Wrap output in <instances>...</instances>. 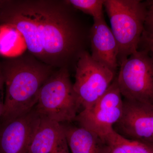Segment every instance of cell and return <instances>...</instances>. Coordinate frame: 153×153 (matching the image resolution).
Instances as JSON below:
<instances>
[{
  "mask_svg": "<svg viewBox=\"0 0 153 153\" xmlns=\"http://www.w3.org/2000/svg\"><path fill=\"white\" fill-rule=\"evenodd\" d=\"M34 20L46 63L55 69H75L76 63L90 45L88 28L66 1L19 0Z\"/></svg>",
  "mask_w": 153,
  "mask_h": 153,
  "instance_id": "obj_1",
  "label": "cell"
},
{
  "mask_svg": "<svg viewBox=\"0 0 153 153\" xmlns=\"http://www.w3.org/2000/svg\"><path fill=\"white\" fill-rule=\"evenodd\" d=\"M5 86L2 120L25 114L36 106L42 86L57 69L30 52L1 61Z\"/></svg>",
  "mask_w": 153,
  "mask_h": 153,
  "instance_id": "obj_2",
  "label": "cell"
},
{
  "mask_svg": "<svg viewBox=\"0 0 153 153\" xmlns=\"http://www.w3.org/2000/svg\"><path fill=\"white\" fill-rule=\"evenodd\" d=\"M104 7L118 47L119 66L139 49L144 28L148 1L104 0Z\"/></svg>",
  "mask_w": 153,
  "mask_h": 153,
  "instance_id": "obj_3",
  "label": "cell"
},
{
  "mask_svg": "<svg viewBox=\"0 0 153 153\" xmlns=\"http://www.w3.org/2000/svg\"><path fill=\"white\" fill-rule=\"evenodd\" d=\"M81 105L66 68L56 69L41 87L35 106L41 116L57 122H71Z\"/></svg>",
  "mask_w": 153,
  "mask_h": 153,
  "instance_id": "obj_4",
  "label": "cell"
},
{
  "mask_svg": "<svg viewBox=\"0 0 153 153\" xmlns=\"http://www.w3.org/2000/svg\"><path fill=\"white\" fill-rule=\"evenodd\" d=\"M116 76L124 99L153 105V53L143 48L119 66Z\"/></svg>",
  "mask_w": 153,
  "mask_h": 153,
  "instance_id": "obj_5",
  "label": "cell"
},
{
  "mask_svg": "<svg viewBox=\"0 0 153 153\" xmlns=\"http://www.w3.org/2000/svg\"><path fill=\"white\" fill-rule=\"evenodd\" d=\"M123 99L116 77L106 92L94 104L83 108L74 121L79 126L105 138L112 132L123 111Z\"/></svg>",
  "mask_w": 153,
  "mask_h": 153,
  "instance_id": "obj_6",
  "label": "cell"
},
{
  "mask_svg": "<svg viewBox=\"0 0 153 153\" xmlns=\"http://www.w3.org/2000/svg\"><path fill=\"white\" fill-rule=\"evenodd\" d=\"M74 70L73 88L82 109L102 96L116 77L115 72L94 60L88 51L81 55Z\"/></svg>",
  "mask_w": 153,
  "mask_h": 153,
  "instance_id": "obj_7",
  "label": "cell"
},
{
  "mask_svg": "<svg viewBox=\"0 0 153 153\" xmlns=\"http://www.w3.org/2000/svg\"><path fill=\"white\" fill-rule=\"evenodd\" d=\"M114 130L126 139L153 146V105L123 98L122 115Z\"/></svg>",
  "mask_w": 153,
  "mask_h": 153,
  "instance_id": "obj_8",
  "label": "cell"
},
{
  "mask_svg": "<svg viewBox=\"0 0 153 153\" xmlns=\"http://www.w3.org/2000/svg\"><path fill=\"white\" fill-rule=\"evenodd\" d=\"M39 117L34 107L10 120H0V153H28Z\"/></svg>",
  "mask_w": 153,
  "mask_h": 153,
  "instance_id": "obj_9",
  "label": "cell"
},
{
  "mask_svg": "<svg viewBox=\"0 0 153 153\" xmlns=\"http://www.w3.org/2000/svg\"><path fill=\"white\" fill-rule=\"evenodd\" d=\"M93 21L89 33L91 55L96 61L116 73L119 66L116 40L104 17L93 19Z\"/></svg>",
  "mask_w": 153,
  "mask_h": 153,
  "instance_id": "obj_10",
  "label": "cell"
},
{
  "mask_svg": "<svg viewBox=\"0 0 153 153\" xmlns=\"http://www.w3.org/2000/svg\"><path fill=\"white\" fill-rule=\"evenodd\" d=\"M68 149L62 124L40 116L28 153H69Z\"/></svg>",
  "mask_w": 153,
  "mask_h": 153,
  "instance_id": "obj_11",
  "label": "cell"
},
{
  "mask_svg": "<svg viewBox=\"0 0 153 153\" xmlns=\"http://www.w3.org/2000/svg\"><path fill=\"white\" fill-rule=\"evenodd\" d=\"M63 125L72 153H108L110 144L94 132L74 126Z\"/></svg>",
  "mask_w": 153,
  "mask_h": 153,
  "instance_id": "obj_12",
  "label": "cell"
},
{
  "mask_svg": "<svg viewBox=\"0 0 153 153\" xmlns=\"http://www.w3.org/2000/svg\"><path fill=\"white\" fill-rule=\"evenodd\" d=\"M27 49L25 39L19 30L8 25H0V55L17 57Z\"/></svg>",
  "mask_w": 153,
  "mask_h": 153,
  "instance_id": "obj_13",
  "label": "cell"
},
{
  "mask_svg": "<svg viewBox=\"0 0 153 153\" xmlns=\"http://www.w3.org/2000/svg\"><path fill=\"white\" fill-rule=\"evenodd\" d=\"M108 142L121 148L126 153H153V146L145 143L127 139L114 130L105 138Z\"/></svg>",
  "mask_w": 153,
  "mask_h": 153,
  "instance_id": "obj_14",
  "label": "cell"
},
{
  "mask_svg": "<svg viewBox=\"0 0 153 153\" xmlns=\"http://www.w3.org/2000/svg\"><path fill=\"white\" fill-rule=\"evenodd\" d=\"M66 1L77 10L90 15L93 19L104 17L103 0H66Z\"/></svg>",
  "mask_w": 153,
  "mask_h": 153,
  "instance_id": "obj_15",
  "label": "cell"
},
{
  "mask_svg": "<svg viewBox=\"0 0 153 153\" xmlns=\"http://www.w3.org/2000/svg\"><path fill=\"white\" fill-rule=\"evenodd\" d=\"M142 37L153 40V0L148 1L147 13Z\"/></svg>",
  "mask_w": 153,
  "mask_h": 153,
  "instance_id": "obj_16",
  "label": "cell"
},
{
  "mask_svg": "<svg viewBox=\"0 0 153 153\" xmlns=\"http://www.w3.org/2000/svg\"><path fill=\"white\" fill-rule=\"evenodd\" d=\"M5 97V86L0 60V117L2 114Z\"/></svg>",
  "mask_w": 153,
  "mask_h": 153,
  "instance_id": "obj_17",
  "label": "cell"
},
{
  "mask_svg": "<svg viewBox=\"0 0 153 153\" xmlns=\"http://www.w3.org/2000/svg\"><path fill=\"white\" fill-rule=\"evenodd\" d=\"M142 44L144 49H147L153 53V40L142 37L140 44Z\"/></svg>",
  "mask_w": 153,
  "mask_h": 153,
  "instance_id": "obj_18",
  "label": "cell"
},
{
  "mask_svg": "<svg viewBox=\"0 0 153 153\" xmlns=\"http://www.w3.org/2000/svg\"><path fill=\"white\" fill-rule=\"evenodd\" d=\"M110 149L108 153H126L120 147L112 144L110 143Z\"/></svg>",
  "mask_w": 153,
  "mask_h": 153,
  "instance_id": "obj_19",
  "label": "cell"
},
{
  "mask_svg": "<svg viewBox=\"0 0 153 153\" xmlns=\"http://www.w3.org/2000/svg\"><path fill=\"white\" fill-rule=\"evenodd\" d=\"M2 1H0V4H1V2Z\"/></svg>",
  "mask_w": 153,
  "mask_h": 153,
  "instance_id": "obj_20",
  "label": "cell"
}]
</instances>
